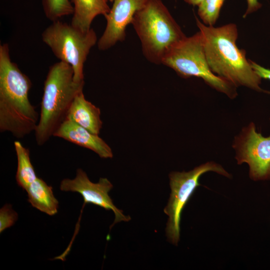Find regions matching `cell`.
I'll use <instances>...</instances> for the list:
<instances>
[{
	"instance_id": "obj_16",
	"label": "cell",
	"mask_w": 270,
	"mask_h": 270,
	"mask_svg": "<svg viewBox=\"0 0 270 270\" xmlns=\"http://www.w3.org/2000/svg\"><path fill=\"white\" fill-rule=\"evenodd\" d=\"M44 14L52 22L72 14L74 6L69 0H42Z\"/></svg>"
},
{
	"instance_id": "obj_3",
	"label": "cell",
	"mask_w": 270,
	"mask_h": 270,
	"mask_svg": "<svg viewBox=\"0 0 270 270\" xmlns=\"http://www.w3.org/2000/svg\"><path fill=\"white\" fill-rule=\"evenodd\" d=\"M84 82L74 80L69 64L60 61L51 66L44 82L40 112L35 132L37 144L46 143L66 120L76 96L83 91Z\"/></svg>"
},
{
	"instance_id": "obj_9",
	"label": "cell",
	"mask_w": 270,
	"mask_h": 270,
	"mask_svg": "<svg viewBox=\"0 0 270 270\" xmlns=\"http://www.w3.org/2000/svg\"><path fill=\"white\" fill-rule=\"evenodd\" d=\"M60 190L64 192H78L84 198V205L92 204L103 208L106 210H112L115 216L114 220L110 226L111 228L118 222H128L131 218L125 216L123 212L114 204L108 192L113 186L106 178H101L97 183L92 182L86 172L82 168L76 170V176L74 179L64 178L62 180Z\"/></svg>"
},
{
	"instance_id": "obj_20",
	"label": "cell",
	"mask_w": 270,
	"mask_h": 270,
	"mask_svg": "<svg viewBox=\"0 0 270 270\" xmlns=\"http://www.w3.org/2000/svg\"><path fill=\"white\" fill-rule=\"evenodd\" d=\"M246 2L247 8L243 16L244 18H246L249 14L256 11L262 6V4L258 2V0H246Z\"/></svg>"
},
{
	"instance_id": "obj_17",
	"label": "cell",
	"mask_w": 270,
	"mask_h": 270,
	"mask_svg": "<svg viewBox=\"0 0 270 270\" xmlns=\"http://www.w3.org/2000/svg\"><path fill=\"white\" fill-rule=\"evenodd\" d=\"M225 0H202L198 6V14L204 24L214 26Z\"/></svg>"
},
{
	"instance_id": "obj_7",
	"label": "cell",
	"mask_w": 270,
	"mask_h": 270,
	"mask_svg": "<svg viewBox=\"0 0 270 270\" xmlns=\"http://www.w3.org/2000/svg\"><path fill=\"white\" fill-rule=\"evenodd\" d=\"M208 172L231 177L220 164L213 162L200 164L188 172H172L169 174L171 192L164 212L168 216L166 236L168 240L173 244L177 246L180 240L182 212L196 188L200 185V177Z\"/></svg>"
},
{
	"instance_id": "obj_1",
	"label": "cell",
	"mask_w": 270,
	"mask_h": 270,
	"mask_svg": "<svg viewBox=\"0 0 270 270\" xmlns=\"http://www.w3.org/2000/svg\"><path fill=\"white\" fill-rule=\"evenodd\" d=\"M200 32L208 65L216 75L236 87L242 86L266 93L260 87L262 78L246 56V51L236 44L238 32L234 24L219 27L206 26L196 17Z\"/></svg>"
},
{
	"instance_id": "obj_21",
	"label": "cell",
	"mask_w": 270,
	"mask_h": 270,
	"mask_svg": "<svg viewBox=\"0 0 270 270\" xmlns=\"http://www.w3.org/2000/svg\"><path fill=\"white\" fill-rule=\"evenodd\" d=\"M186 3L193 6H198L202 0H184Z\"/></svg>"
},
{
	"instance_id": "obj_15",
	"label": "cell",
	"mask_w": 270,
	"mask_h": 270,
	"mask_svg": "<svg viewBox=\"0 0 270 270\" xmlns=\"http://www.w3.org/2000/svg\"><path fill=\"white\" fill-rule=\"evenodd\" d=\"M18 166L16 179L18 184L26 190L28 186L38 178L30 158V152L18 140L14 142Z\"/></svg>"
},
{
	"instance_id": "obj_6",
	"label": "cell",
	"mask_w": 270,
	"mask_h": 270,
	"mask_svg": "<svg viewBox=\"0 0 270 270\" xmlns=\"http://www.w3.org/2000/svg\"><path fill=\"white\" fill-rule=\"evenodd\" d=\"M42 39L60 61L72 66L74 80L84 82V64L98 41L94 30L91 28L83 32L71 24L58 20L43 31Z\"/></svg>"
},
{
	"instance_id": "obj_2",
	"label": "cell",
	"mask_w": 270,
	"mask_h": 270,
	"mask_svg": "<svg viewBox=\"0 0 270 270\" xmlns=\"http://www.w3.org/2000/svg\"><path fill=\"white\" fill-rule=\"evenodd\" d=\"M30 78L12 61L8 44L0 45V131L22 138L35 130L38 115L28 98Z\"/></svg>"
},
{
	"instance_id": "obj_14",
	"label": "cell",
	"mask_w": 270,
	"mask_h": 270,
	"mask_svg": "<svg viewBox=\"0 0 270 270\" xmlns=\"http://www.w3.org/2000/svg\"><path fill=\"white\" fill-rule=\"evenodd\" d=\"M26 191L28 202L34 208L51 216L58 212V202L54 195L52 188L42 179L38 177Z\"/></svg>"
},
{
	"instance_id": "obj_8",
	"label": "cell",
	"mask_w": 270,
	"mask_h": 270,
	"mask_svg": "<svg viewBox=\"0 0 270 270\" xmlns=\"http://www.w3.org/2000/svg\"><path fill=\"white\" fill-rule=\"evenodd\" d=\"M232 146L238 164H248L252 180H270V135L263 136L252 122L235 136Z\"/></svg>"
},
{
	"instance_id": "obj_22",
	"label": "cell",
	"mask_w": 270,
	"mask_h": 270,
	"mask_svg": "<svg viewBox=\"0 0 270 270\" xmlns=\"http://www.w3.org/2000/svg\"><path fill=\"white\" fill-rule=\"evenodd\" d=\"M114 0H108V1H110V2H114Z\"/></svg>"
},
{
	"instance_id": "obj_4",
	"label": "cell",
	"mask_w": 270,
	"mask_h": 270,
	"mask_svg": "<svg viewBox=\"0 0 270 270\" xmlns=\"http://www.w3.org/2000/svg\"><path fill=\"white\" fill-rule=\"evenodd\" d=\"M131 24L141 43L146 58L162 64L170 49L186 36L162 0H147Z\"/></svg>"
},
{
	"instance_id": "obj_11",
	"label": "cell",
	"mask_w": 270,
	"mask_h": 270,
	"mask_svg": "<svg viewBox=\"0 0 270 270\" xmlns=\"http://www.w3.org/2000/svg\"><path fill=\"white\" fill-rule=\"evenodd\" d=\"M53 136L90 150L101 158H108L113 156L110 147L98 134L92 133L68 118L60 124Z\"/></svg>"
},
{
	"instance_id": "obj_18",
	"label": "cell",
	"mask_w": 270,
	"mask_h": 270,
	"mask_svg": "<svg viewBox=\"0 0 270 270\" xmlns=\"http://www.w3.org/2000/svg\"><path fill=\"white\" fill-rule=\"evenodd\" d=\"M18 219V214L12 206L6 204L0 210V232L13 226Z\"/></svg>"
},
{
	"instance_id": "obj_19",
	"label": "cell",
	"mask_w": 270,
	"mask_h": 270,
	"mask_svg": "<svg viewBox=\"0 0 270 270\" xmlns=\"http://www.w3.org/2000/svg\"><path fill=\"white\" fill-rule=\"evenodd\" d=\"M250 62L254 72L262 79L264 78L270 80V69L265 68L250 60Z\"/></svg>"
},
{
	"instance_id": "obj_10",
	"label": "cell",
	"mask_w": 270,
	"mask_h": 270,
	"mask_svg": "<svg viewBox=\"0 0 270 270\" xmlns=\"http://www.w3.org/2000/svg\"><path fill=\"white\" fill-rule=\"evenodd\" d=\"M147 0H114L109 12L104 16L106 24L98 41L100 50H107L126 38L127 26L131 24L136 12Z\"/></svg>"
},
{
	"instance_id": "obj_5",
	"label": "cell",
	"mask_w": 270,
	"mask_h": 270,
	"mask_svg": "<svg viewBox=\"0 0 270 270\" xmlns=\"http://www.w3.org/2000/svg\"><path fill=\"white\" fill-rule=\"evenodd\" d=\"M162 64L172 68L183 78H201L210 87L231 99L238 95L235 86L210 70L200 31L190 36H186L172 46L163 58Z\"/></svg>"
},
{
	"instance_id": "obj_12",
	"label": "cell",
	"mask_w": 270,
	"mask_h": 270,
	"mask_svg": "<svg viewBox=\"0 0 270 270\" xmlns=\"http://www.w3.org/2000/svg\"><path fill=\"white\" fill-rule=\"evenodd\" d=\"M100 116V109L86 99L82 91L75 97L66 118L98 134L102 125Z\"/></svg>"
},
{
	"instance_id": "obj_13",
	"label": "cell",
	"mask_w": 270,
	"mask_h": 270,
	"mask_svg": "<svg viewBox=\"0 0 270 270\" xmlns=\"http://www.w3.org/2000/svg\"><path fill=\"white\" fill-rule=\"evenodd\" d=\"M108 0H72L74 12L71 24L83 32L89 30L96 16H106L110 10Z\"/></svg>"
}]
</instances>
